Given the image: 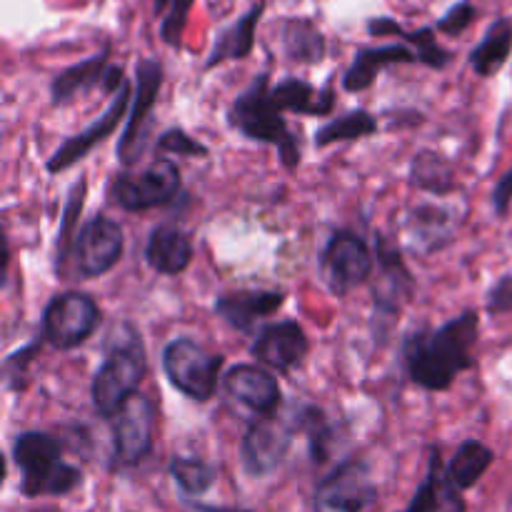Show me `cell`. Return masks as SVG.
I'll return each mask as SVG.
<instances>
[{
	"mask_svg": "<svg viewBox=\"0 0 512 512\" xmlns=\"http://www.w3.org/2000/svg\"><path fill=\"white\" fill-rule=\"evenodd\" d=\"M488 313L508 315L512 313V275H503L488 293Z\"/></svg>",
	"mask_w": 512,
	"mask_h": 512,
	"instance_id": "obj_39",
	"label": "cell"
},
{
	"mask_svg": "<svg viewBox=\"0 0 512 512\" xmlns=\"http://www.w3.org/2000/svg\"><path fill=\"white\" fill-rule=\"evenodd\" d=\"M100 325V308L88 293L68 290L45 305L43 338L58 350H73L83 345Z\"/></svg>",
	"mask_w": 512,
	"mask_h": 512,
	"instance_id": "obj_11",
	"label": "cell"
},
{
	"mask_svg": "<svg viewBox=\"0 0 512 512\" xmlns=\"http://www.w3.org/2000/svg\"><path fill=\"white\" fill-rule=\"evenodd\" d=\"M398 63H420L418 50L410 48L405 43H390V45H375V48H360L355 53L353 63L343 75V88L348 93H363L375 83L378 73L388 65Z\"/></svg>",
	"mask_w": 512,
	"mask_h": 512,
	"instance_id": "obj_22",
	"label": "cell"
},
{
	"mask_svg": "<svg viewBox=\"0 0 512 512\" xmlns=\"http://www.w3.org/2000/svg\"><path fill=\"white\" fill-rule=\"evenodd\" d=\"M43 350V338L30 340L25 348L15 350L5 358L3 363V378H5V388L13 390V393H20L25 388V380H28V368L35 363V358Z\"/></svg>",
	"mask_w": 512,
	"mask_h": 512,
	"instance_id": "obj_35",
	"label": "cell"
},
{
	"mask_svg": "<svg viewBox=\"0 0 512 512\" xmlns=\"http://www.w3.org/2000/svg\"><path fill=\"white\" fill-rule=\"evenodd\" d=\"M373 258L375 255L370 253L368 243L358 233L338 230L320 250L318 268L330 293L345 298L363 283H368L375 268Z\"/></svg>",
	"mask_w": 512,
	"mask_h": 512,
	"instance_id": "obj_9",
	"label": "cell"
},
{
	"mask_svg": "<svg viewBox=\"0 0 512 512\" xmlns=\"http://www.w3.org/2000/svg\"><path fill=\"white\" fill-rule=\"evenodd\" d=\"M85 198H88V180L80 178L75 180L73 188L68 190V200H65L63 208V218H60V230H58V240H55V273L65 275L68 268L70 253L75 248V238H78V220L80 213H83Z\"/></svg>",
	"mask_w": 512,
	"mask_h": 512,
	"instance_id": "obj_31",
	"label": "cell"
},
{
	"mask_svg": "<svg viewBox=\"0 0 512 512\" xmlns=\"http://www.w3.org/2000/svg\"><path fill=\"white\" fill-rule=\"evenodd\" d=\"M280 43H283L285 55L295 60V63L318 65L323 63L325 53H328L325 35L308 18L283 20V25H280Z\"/></svg>",
	"mask_w": 512,
	"mask_h": 512,
	"instance_id": "obj_27",
	"label": "cell"
},
{
	"mask_svg": "<svg viewBox=\"0 0 512 512\" xmlns=\"http://www.w3.org/2000/svg\"><path fill=\"white\" fill-rule=\"evenodd\" d=\"M270 88L273 85H270L268 73L255 75L248 88L235 95L233 105L228 108V123L243 138L273 145L278 150L283 168L295 170L300 165V145L295 135L290 133L283 113L275 108Z\"/></svg>",
	"mask_w": 512,
	"mask_h": 512,
	"instance_id": "obj_4",
	"label": "cell"
},
{
	"mask_svg": "<svg viewBox=\"0 0 512 512\" xmlns=\"http://www.w3.org/2000/svg\"><path fill=\"white\" fill-rule=\"evenodd\" d=\"M368 33L370 35H398V38H405L420 55V63L428 65V68L443 70L453 63V53L445 48H440L438 40H435V30L433 28H420L408 33L403 25L395 23L393 18H373L368 23Z\"/></svg>",
	"mask_w": 512,
	"mask_h": 512,
	"instance_id": "obj_29",
	"label": "cell"
},
{
	"mask_svg": "<svg viewBox=\"0 0 512 512\" xmlns=\"http://www.w3.org/2000/svg\"><path fill=\"white\" fill-rule=\"evenodd\" d=\"M510 205H512V168L498 180V185H495L493 190V208L500 218L508 215Z\"/></svg>",
	"mask_w": 512,
	"mask_h": 512,
	"instance_id": "obj_40",
	"label": "cell"
},
{
	"mask_svg": "<svg viewBox=\"0 0 512 512\" xmlns=\"http://www.w3.org/2000/svg\"><path fill=\"white\" fill-rule=\"evenodd\" d=\"M168 3H170V0H155V3H153V10H155V15H160V13H163V10L168 8Z\"/></svg>",
	"mask_w": 512,
	"mask_h": 512,
	"instance_id": "obj_41",
	"label": "cell"
},
{
	"mask_svg": "<svg viewBox=\"0 0 512 512\" xmlns=\"http://www.w3.org/2000/svg\"><path fill=\"white\" fill-rule=\"evenodd\" d=\"M400 512H465L463 493L450 483L438 445L430 448L428 473H425L423 483L418 485L408 508Z\"/></svg>",
	"mask_w": 512,
	"mask_h": 512,
	"instance_id": "obj_21",
	"label": "cell"
},
{
	"mask_svg": "<svg viewBox=\"0 0 512 512\" xmlns=\"http://www.w3.org/2000/svg\"><path fill=\"white\" fill-rule=\"evenodd\" d=\"M180 170L170 158H155L138 173H118L110 180L108 195L125 213H143L173 203L180 193Z\"/></svg>",
	"mask_w": 512,
	"mask_h": 512,
	"instance_id": "obj_7",
	"label": "cell"
},
{
	"mask_svg": "<svg viewBox=\"0 0 512 512\" xmlns=\"http://www.w3.org/2000/svg\"><path fill=\"white\" fill-rule=\"evenodd\" d=\"M163 88V65L155 58H140L135 65V93L130 103L128 123L118 140V160L130 168L140 160L153 128V110Z\"/></svg>",
	"mask_w": 512,
	"mask_h": 512,
	"instance_id": "obj_8",
	"label": "cell"
},
{
	"mask_svg": "<svg viewBox=\"0 0 512 512\" xmlns=\"http://www.w3.org/2000/svg\"><path fill=\"white\" fill-rule=\"evenodd\" d=\"M170 475L178 483V488L183 490L190 498H198V495L208 493L213 488L215 478H218V470L215 465L205 463L200 458H173L168 465Z\"/></svg>",
	"mask_w": 512,
	"mask_h": 512,
	"instance_id": "obj_34",
	"label": "cell"
},
{
	"mask_svg": "<svg viewBox=\"0 0 512 512\" xmlns=\"http://www.w3.org/2000/svg\"><path fill=\"white\" fill-rule=\"evenodd\" d=\"M253 358L265 363L278 373L290 375L295 368L305 363L310 353V340L298 320H283V323H270L255 335L250 345Z\"/></svg>",
	"mask_w": 512,
	"mask_h": 512,
	"instance_id": "obj_18",
	"label": "cell"
},
{
	"mask_svg": "<svg viewBox=\"0 0 512 512\" xmlns=\"http://www.w3.org/2000/svg\"><path fill=\"white\" fill-rule=\"evenodd\" d=\"M193 240L183 228L163 223L153 228L145 245V263L160 275H180L193 263Z\"/></svg>",
	"mask_w": 512,
	"mask_h": 512,
	"instance_id": "obj_23",
	"label": "cell"
},
{
	"mask_svg": "<svg viewBox=\"0 0 512 512\" xmlns=\"http://www.w3.org/2000/svg\"><path fill=\"white\" fill-rule=\"evenodd\" d=\"M13 463L20 470L25 498H63L83 485V470L63 460L58 440L40 430H28L13 440Z\"/></svg>",
	"mask_w": 512,
	"mask_h": 512,
	"instance_id": "obj_3",
	"label": "cell"
},
{
	"mask_svg": "<svg viewBox=\"0 0 512 512\" xmlns=\"http://www.w3.org/2000/svg\"><path fill=\"white\" fill-rule=\"evenodd\" d=\"M283 303V290H238V293L218 295L215 315L238 333H253L255 323L283 308Z\"/></svg>",
	"mask_w": 512,
	"mask_h": 512,
	"instance_id": "obj_20",
	"label": "cell"
},
{
	"mask_svg": "<svg viewBox=\"0 0 512 512\" xmlns=\"http://www.w3.org/2000/svg\"><path fill=\"white\" fill-rule=\"evenodd\" d=\"M480 315L475 310L455 315L440 328H418L405 338L403 363L410 380L430 393H443L460 373L475 368Z\"/></svg>",
	"mask_w": 512,
	"mask_h": 512,
	"instance_id": "obj_1",
	"label": "cell"
},
{
	"mask_svg": "<svg viewBox=\"0 0 512 512\" xmlns=\"http://www.w3.org/2000/svg\"><path fill=\"white\" fill-rule=\"evenodd\" d=\"M290 420H293L295 433H303L308 438V448L315 463H328L330 455L335 453V448L340 443V430L325 415V410H320L318 405L295 403L290 408Z\"/></svg>",
	"mask_w": 512,
	"mask_h": 512,
	"instance_id": "obj_26",
	"label": "cell"
},
{
	"mask_svg": "<svg viewBox=\"0 0 512 512\" xmlns=\"http://www.w3.org/2000/svg\"><path fill=\"white\" fill-rule=\"evenodd\" d=\"M223 388L230 398L238 400L240 405H245L258 418L278 415L280 405H283L278 380L268 370L258 368V365H233L223 375Z\"/></svg>",
	"mask_w": 512,
	"mask_h": 512,
	"instance_id": "obj_19",
	"label": "cell"
},
{
	"mask_svg": "<svg viewBox=\"0 0 512 512\" xmlns=\"http://www.w3.org/2000/svg\"><path fill=\"white\" fill-rule=\"evenodd\" d=\"M410 183H413V188L433 195H448L458 190V180H455L450 160L433 153V150H423V153L415 155L413 165H410Z\"/></svg>",
	"mask_w": 512,
	"mask_h": 512,
	"instance_id": "obj_33",
	"label": "cell"
},
{
	"mask_svg": "<svg viewBox=\"0 0 512 512\" xmlns=\"http://www.w3.org/2000/svg\"><path fill=\"white\" fill-rule=\"evenodd\" d=\"M493 460L495 453L488 445L480 443V440L475 438H468L460 443L458 453H455V458L445 465V470H448L450 483L463 493V490H470L473 485H478V480L488 473Z\"/></svg>",
	"mask_w": 512,
	"mask_h": 512,
	"instance_id": "obj_30",
	"label": "cell"
},
{
	"mask_svg": "<svg viewBox=\"0 0 512 512\" xmlns=\"http://www.w3.org/2000/svg\"><path fill=\"white\" fill-rule=\"evenodd\" d=\"M375 263L378 275L373 280V333L375 338H385L395 318L413 303L418 283L398 245L390 243L385 235L375 238Z\"/></svg>",
	"mask_w": 512,
	"mask_h": 512,
	"instance_id": "obj_5",
	"label": "cell"
},
{
	"mask_svg": "<svg viewBox=\"0 0 512 512\" xmlns=\"http://www.w3.org/2000/svg\"><path fill=\"white\" fill-rule=\"evenodd\" d=\"M223 365V355L208 353L193 338H175L163 350V370L170 385L195 403L215 398Z\"/></svg>",
	"mask_w": 512,
	"mask_h": 512,
	"instance_id": "obj_6",
	"label": "cell"
},
{
	"mask_svg": "<svg viewBox=\"0 0 512 512\" xmlns=\"http://www.w3.org/2000/svg\"><path fill=\"white\" fill-rule=\"evenodd\" d=\"M378 130V118L373 113H368L363 108H355L350 113L340 115V118H333L325 125H320L315 130V145L318 148H328V145L335 143H353V140L375 135Z\"/></svg>",
	"mask_w": 512,
	"mask_h": 512,
	"instance_id": "obj_32",
	"label": "cell"
},
{
	"mask_svg": "<svg viewBox=\"0 0 512 512\" xmlns=\"http://www.w3.org/2000/svg\"><path fill=\"white\" fill-rule=\"evenodd\" d=\"M378 500V485L373 480L368 460L348 458L315 488V512H365Z\"/></svg>",
	"mask_w": 512,
	"mask_h": 512,
	"instance_id": "obj_10",
	"label": "cell"
},
{
	"mask_svg": "<svg viewBox=\"0 0 512 512\" xmlns=\"http://www.w3.org/2000/svg\"><path fill=\"white\" fill-rule=\"evenodd\" d=\"M155 150H158V153L180 155V158H208L210 153L203 143L190 138V133H185L183 128L165 130V133L155 140Z\"/></svg>",
	"mask_w": 512,
	"mask_h": 512,
	"instance_id": "obj_36",
	"label": "cell"
},
{
	"mask_svg": "<svg viewBox=\"0 0 512 512\" xmlns=\"http://www.w3.org/2000/svg\"><path fill=\"white\" fill-rule=\"evenodd\" d=\"M148 373V355L143 338L130 320L113 325L105 340V360L95 373L90 395L100 418L110 420L115 410L125 403Z\"/></svg>",
	"mask_w": 512,
	"mask_h": 512,
	"instance_id": "obj_2",
	"label": "cell"
},
{
	"mask_svg": "<svg viewBox=\"0 0 512 512\" xmlns=\"http://www.w3.org/2000/svg\"><path fill=\"white\" fill-rule=\"evenodd\" d=\"M512 53V18H498L470 53V68L480 78H493Z\"/></svg>",
	"mask_w": 512,
	"mask_h": 512,
	"instance_id": "obj_28",
	"label": "cell"
},
{
	"mask_svg": "<svg viewBox=\"0 0 512 512\" xmlns=\"http://www.w3.org/2000/svg\"><path fill=\"white\" fill-rule=\"evenodd\" d=\"M458 233V215L438 203H420L403 218V240L415 255H433L448 248Z\"/></svg>",
	"mask_w": 512,
	"mask_h": 512,
	"instance_id": "obj_17",
	"label": "cell"
},
{
	"mask_svg": "<svg viewBox=\"0 0 512 512\" xmlns=\"http://www.w3.org/2000/svg\"><path fill=\"white\" fill-rule=\"evenodd\" d=\"M473 20H475L473 3H470V0H463V3H455L453 8H450L448 13L435 23V30H440V33L445 35H460L463 30L470 28Z\"/></svg>",
	"mask_w": 512,
	"mask_h": 512,
	"instance_id": "obj_38",
	"label": "cell"
},
{
	"mask_svg": "<svg viewBox=\"0 0 512 512\" xmlns=\"http://www.w3.org/2000/svg\"><path fill=\"white\" fill-rule=\"evenodd\" d=\"M108 58L110 50L103 48L100 53L60 70L53 83H50V103H53V108L70 105L78 95L90 93L95 88H100L103 93H118L120 85L125 83L123 65L108 63Z\"/></svg>",
	"mask_w": 512,
	"mask_h": 512,
	"instance_id": "obj_15",
	"label": "cell"
},
{
	"mask_svg": "<svg viewBox=\"0 0 512 512\" xmlns=\"http://www.w3.org/2000/svg\"><path fill=\"white\" fill-rule=\"evenodd\" d=\"M130 103H133V90H130V83L125 80V83L120 85L118 93L113 95V100H110L108 108H105L103 113H100L98 118L88 125V128L80 130V133H75V135H70L68 140H63V143L58 145V150L50 155L48 165H45V168H48V173H53V175L63 173V170L73 168L75 163H80L85 155L93 153V150L98 148L103 140H108L110 135L115 133V128L120 125L123 115L128 113Z\"/></svg>",
	"mask_w": 512,
	"mask_h": 512,
	"instance_id": "obj_16",
	"label": "cell"
},
{
	"mask_svg": "<svg viewBox=\"0 0 512 512\" xmlns=\"http://www.w3.org/2000/svg\"><path fill=\"white\" fill-rule=\"evenodd\" d=\"M195 0H173L170 3L168 15L160 23V38L170 45V48H180L183 43V33L188 28V18H190V8H193Z\"/></svg>",
	"mask_w": 512,
	"mask_h": 512,
	"instance_id": "obj_37",
	"label": "cell"
},
{
	"mask_svg": "<svg viewBox=\"0 0 512 512\" xmlns=\"http://www.w3.org/2000/svg\"><path fill=\"white\" fill-rule=\"evenodd\" d=\"M123 248L125 235L120 223L108 215H93L80 225L75 238V268L83 278H100L120 263Z\"/></svg>",
	"mask_w": 512,
	"mask_h": 512,
	"instance_id": "obj_14",
	"label": "cell"
},
{
	"mask_svg": "<svg viewBox=\"0 0 512 512\" xmlns=\"http://www.w3.org/2000/svg\"><path fill=\"white\" fill-rule=\"evenodd\" d=\"M293 420L290 413L270 415V418H255L248 425L240 443V463L250 478H268L288 455L293 445Z\"/></svg>",
	"mask_w": 512,
	"mask_h": 512,
	"instance_id": "obj_12",
	"label": "cell"
},
{
	"mask_svg": "<svg viewBox=\"0 0 512 512\" xmlns=\"http://www.w3.org/2000/svg\"><path fill=\"white\" fill-rule=\"evenodd\" d=\"M263 10L265 3L260 0L248 13H243L240 18H235L233 23L220 30L213 43V50H210L208 60H205V70L215 68L220 63H228V60H243L253 53L255 30H258L260 18H263Z\"/></svg>",
	"mask_w": 512,
	"mask_h": 512,
	"instance_id": "obj_25",
	"label": "cell"
},
{
	"mask_svg": "<svg viewBox=\"0 0 512 512\" xmlns=\"http://www.w3.org/2000/svg\"><path fill=\"white\" fill-rule=\"evenodd\" d=\"M270 98H273L275 108L280 113H298V115H330L335 108V93L330 85L323 90L315 88L308 80H300L288 75L280 83L270 88Z\"/></svg>",
	"mask_w": 512,
	"mask_h": 512,
	"instance_id": "obj_24",
	"label": "cell"
},
{
	"mask_svg": "<svg viewBox=\"0 0 512 512\" xmlns=\"http://www.w3.org/2000/svg\"><path fill=\"white\" fill-rule=\"evenodd\" d=\"M113 430V460L123 468L143 463L153 450L155 405L143 393H133L110 418Z\"/></svg>",
	"mask_w": 512,
	"mask_h": 512,
	"instance_id": "obj_13",
	"label": "cell"
}]
</instances>
